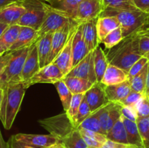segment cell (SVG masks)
Masks as SVG:
<instances>
[{
  "label": "cell",
  "mask_w": 149,
  "mask_h": 148,
  "mask_svg": "<svg viewBox=\"0 0 149 148\" xmlns=\"http://www.w3.org/2000/svg\"><path fill=\"white\" fill-rule=\"evenodd\" d=\"M138 41L139 36L136 33L124 38L106 54L109 63L128 73L131 67L142 57L138 52Z\"/></svg>",
  "instance_id": "cell-1"
},
{
  "label": "cell",
  "mask_w": 149,
  "mask_h": 148,
  "mask_svg": "<svg viewBox=\"0 0 149 148\" xmlns=\"http://www.w3.org/2000/svg\"><path fill=\"white\" fill-rule=\"evenodd\" d=\"M3 89V100L0 109V120L5 129L13 126L16 115L20 110L26 87L23 82L10 84Z\"/></svg>",
  "instance_id": "cell-2"
},
{
  "label": "cell",
  "mask_w": 149,
  "mask_h": 148,
  "mask_svg": "<svg viewBox=\"0 0 149 148\" xmlns=\"http://www.w3.org/2000/svg\"><path fill=\"white\" fill-rule=\"evenodd\" d=\"M149 14L139 10H126L105 8L99 17H114L120 23L124 38L135 33L146 21Z\"/></svg>",
  "instance_id": "cell-3"
},
{
  "label": "cell",
  "mask_w": 149,
  "mask_h": 148,
  "mask_svg": "<svg viewBox=\"0 0 149 148\" xmlns=\"http://www.w3.org/2000/svg\"><path fill=\"white\" fill-rule=\"evenodd\" d=\"M68 13L52 5L47 4V14L40 28L37 30L33 44L40 40L45 34L49 32L55 33L66 25L75 21Z\"/></svg>",
  "instance_id": "cell-4"
},
{
  "label": "cell",
  "mask_w": 149,
  "mask_h": 148,
  "mask_svg": "<svg viewBox=\"0 0 149 148\" xmlns=\"http://www.w3.org/2000/svg\"><path fill=\"white\" fill-rule=\"evenodd\" d=\"M21 4L26 8V12L17 25L38 30L46 17L47 4L42 0H23Z\"/></svg>",
  "instance_id": "cell-5"
},
{
  "label": "cell",
  "mask_w": 149,
  "mask_h": 148,
  "mask_svg": "<svg viewBox=\"0 0 149 148\" xmlns=\"http://www.w3.org/2000/svg\"><path fill=\"white\" fill-rule=\"evenodd\" d=\"M29 51V46L13 51L11 60L0 78V88L3 89L10 84L21 82L23 65Z\"/></svg>",
  "instance_id": "cell-6"
},
{
  "label": "cell",
  "mask_w": 149,
  "mask_h": 148,
  "mask_svg": "<svg viewBox=\"0 0 149 148\" xmlns=\"http://www.w3.org/2000/svg\"><path fill=\"white\" fill-rule=\"evenodd\" d=\"M39 123L47 130L50 134L55 136L61 141L72 131L77 129L68 117L66 113L41 120H39Z\"/></svg>",
  "instance_id": "cell-7"
},
{
  "label": "cell",
  "mask_w": 149,
  "mask_h": 148,
  "mask_svg": "<svg viewBox=\"0 0 149 148\" xmlns=\"http://www.w3.org/2000/svg\"><path fill=\"white\" fill-rule=\"evenodd\" d=\"M79 24L80 23L75 20L54 33L52 40V49L47 59L46 65L53 62L55 58L65 46L71 34L75 31L76 28Z\"/></svg>",
  "instance_id": "cell-8"
},
{
  "label": "cell",
  "mask_w": 149,
  "mask_h": 148,
  "mask_svg": "<svg viewBox=\"0 0 149 148\" xmlns=\"http://www.w3.org/2000/svg\"><path fill=\"white\" fill-rule=\"evenodd\" d=\"M65 75L60 70V68L55 63L49 64L40 68L39 71L26 83H23L26 89L31 85L38 83H47V84H53L63 80Z\"/></svg>",
  "instance_id": "cell-9"
},
{
  "label": "cell",
  "mask_w": 149,
  "mask_h": 148,
  "mask_svg": "<svg viewBox=\"0 0 149 148\" xmlns=\"http://www.w3.org/2000/svg\"><path fill=\"white\" fill-rule=\"evenodd\" d=\"M122 107L119 103L109 102L98 110V117L103 133L106 135L116 122L122 117Z\"/></svg>",
  "instance_id": "cell-10"
},
{
  "label": "cell",
  "mask_w": 149,
  "mask_h": 148,
  "mask_svg": "<svg viewBox=\"0 0 149 148\" xmlns=\"http://www.w3.org/2000/svg\"><path fill=\"white\" fill-rule=\"evenodd\" d=\"M103 10L102 0H82L77 10L76 20L82 23L97 18Z\"/></svg>",
  "instance_id": "cell-11"
},
{
  "label": "cell",
  "mask_w": 149,
  "mask_h": 148,
  "mask_svg": "<svg viewBox=\"0 0 149 148\" xmlns=\"http://www.w3.org/2000/svg\"><path fill=\"white\" fill-rule=\"evenodd\" d=\"M66 76L85 78L93 84L97 82L95 71L93 51L90 52L84 59H81L77 65H76Z\"/></svg>",
  "instance_id": "cell-12"
},
{
  "label": "cell",
  "mask_w": 149,
  "mask_h": 148,
  "mask_svg": "<svg viewBox=\"0 0 149 148\" xmlns=\"http://www.w3.org/2000/svg\"><path fill=\"white\" fill-rule=\"evenodd\" d=\"M84 97L92 113L97 111L110 102L105 91V86L100 82H96L93 84L86 92Z\"/></svg>",
  "instance_id": "cell-13"
},
{
  "label": "cell",
  "mask_w": 149,
  "mask_h": 148,
  "mask_svg": "<svg viewBox=\"0 0 149 148\" xmlns=\"http://www.w3.org/2000/svg\"><path fill=\"white\" fill-rule=\"evenodd\" d=\"M16 140L37 148H45L61 142V140L52 134H29L17 133L13 135Z\"/></svg>",
  "instance_id": "cell-14"
},
{
  "label": "cell",
  "mask_w": 149,
  "mask_h": 148,
  "mask_svg": "<svg viewBox=\"0 0 149 148\" xmlns=\"http://www.w3.org/2000/svg\"><path fill=\"white\" fill-rule=\"evenodd\" d=\"M40 70L36 43L29 46V51L23 65L21 75V82L29 81Z\"/></svg>",
  "instance_id": "cell-15"
},
{
  "label": "cell",
  "mask_w": 149,
  "mask_h": 148,
  "mask_svg": "<svg viewBox=\"0 0 149 148\" xmlns=\"http://www.w3.org/2000/svg\"><path fill=\"white\" fill-rule=\"evenodd\" d=\"M83 36L82 23L77 26L72 41L73 68L90 53Z\"/></svg>",
  "instance_id": "cell-16"
},
{
  "label": "cell",
  "mask_w": 149,
  "mask_h": 148,
  "mask_svg": "<svg viewBox=\"0 0 149 148\" xmlns=\"http://www.w3.org/2000/svg\"><path fill=\"white\" fill-rule=\"evenodd\" d=\"M77 29V28H76ZM75 32V31H74ZM74 32L71 34L68 42L64 46L63 50L60 52L53 63H55L60 68L65 77L73 68V55H72V41Z\"/></svg>",
  "instance_id": "cell-17"
},
{
  "label": "cell",
  "mask_w": 149,
  "mask_h": 148,
  "mask_svg": "<svg viewBox=\"0 0 149 148\" xmlns=\"http://www.w3.org/2000/svg\"><path fill=\"white\" fill-rule=\"evenodd\" d=\"M26 12V8L22 4H13L0 10V23L9 26L17 25L22 16Z\"/></svg>",
  "instance_id": "cell-18"
},
{
  "label": "cell",
  "mask_w": 149,
  "mask_h": 148,
  "mask_svg": "<svg viewBox=\"0 0 149 148\" xmlns=\"http://www.w3.org/2000/svg\"><path fill=\"white\" fill-rule=\"evenodd\" d=\"M105 91L109 102L119 103L127 97L128 94L132 91V89L130 82L128 80L115 85L105 86Z\"/></svg>",
  "instance_id": "cell-19"
},
{
  "label": "cell",
  "mask_w": 149,
  "mask_h": 148,
  "mask_svg": "<svg viewBox=\"0 0 149 148\" xmlns=\"http://www.w3.org/2000/svg\"><path fill=\"white\" fill-rule=\"evenodd\" d=\"M128 73L124 70L109 64L101 82L104 86L115 85L128 81Z\"/></svg>",
  "instance_id": "cell-20"
},
{
  "label": "cell",
  "mask_w": 149,
  "mask_h": 148,
  "mask_svg": "<svg viewBox=\"0 0 149 148\" xmlns=\"http://www.w3.org/2000/svg\"><path fill=\"white\" fill-rule=\"evenodd\" d=\"M97 18L82 23L83 36L90 52L94 51V49L100 44L97 33Z\"/></svg>",
  "instance_id": "cell-21"
},
{
  "label": "cell",
  "mask_w": 149,
  "mask_h": 148,
  "mask_svg": "<svg viewBox=\"0 0 149 148\" xmlns=\"http://www.w3.org/2000/svg\"><path fill=\"white\" fill-rule=\"evenodd\" d=\"M37 33V30L26 26H21L17 39L10 49V52L18 50L33 44V41Z\"/></svg>",
  "instance_id": "cell-22"
},
{
  "label": "cell",
  "mask_w": 149,
  "mask_h": 148,
  "mask_svg": "<svg viewBox=\"0 0 149 148\" xmlns=\"http://www.w3.org/2000/svg\"><path fill=\"white\" fill-rule=\"evenodd\" d=\"M120 23L114 17H99L97 20V33L99 44L102 43L108 34L117 28Z\"/></svg>",
  "instance_id": "cell-23"
},
{
  "label": "cell",
  "mask_w": 149,
  "mask_h": 148,
  "mask_svg": "<svg viewBox=\"0 0 149 148\" xmlns=\"http://www.w3.org/2000/svg\"><path fill=\"white\" fill-rule=\"evenodd\" d=\"M20 28L19 25L9 26L0 37V55L10 52V49L17 39L20 33Z\"/></svg>",
  "instance_id": "cell-24"
},
{
  "label": "cell",
  "mask_w": 149,
  "mask_h": 148,
  "mask_svg": "<svg viewBox=\"0 0 149 148\" xmlns=\"http://www.w3.org/2000/svg\"><path fill=\"white\" fill-rule=\"evenodd\" d=\"M53 34L54 33L52 32H49L36 42L40 68L46 65L47 59L52 49V40Z\"/></svg>",
  "instance_id": "cell-25"
},
{
  "label": "cell",
  "mask_w": 149,
  "mask_h": 148,
  "mask_svg": "<svg viewBox=\"0 0 149 148\" xmlns=\"http://www.w3.org/2000/svg\"><path fill=\"white\" fill-rule=\"evenodd\" d=\"M93 57H94V67L97 81L101 82L102 78L106 73L109 63L106 57V55L100 45L97 46L93 51Z\"/></svg>",
  "instance_id": "cell-26"
},
{
  "label": "cell",
  "mask_w": 149,
  "mask_h": 148,
  "mask_svg": "<svg viewBox=\"0 0 149 148\" xmlns=\"http://www.w3.org/2000/svg\"><path fill=\"white\" fill-rule=\"evenodd\" d=\"M63 81L73 94L86 93L94 84L85 78L74 76H65Z\"/></svg>",
  "instance_id": "cell-27"
},
{
  "label": "cell",
  "mask_w": 149,
  "mask_h": 148,
  "mask_svg": "<svg viewBox=\"0 0 149 148\" xmlns=\"http://www.w3.org/2000/svg\"><path fill=\"white\" fill-rule=\"evenodd\" d=\"M122 118L126 129L128 142L130 145H134L138 148H145L136 121H132L122 115Z\"/></svg>",
  "instance_id": "cell-28"
},
{
  "label": "cell",
  "mask_w": 149,
  "mask_h": 148,
  "mask_svg": "<svg viewBox=\"0 0 149 148\" xmlns=\"http://www.w3.org/2000/svg\"><path fill=\"white\" fill-rule=\"evenodd\" d=\"M106 137L109 140L118 142V143L129 144L126 129H125L122 117L116 122L113 127L108 132Z\"/></svg>",
  "instance_id": "cell-29"
},
{
  "label": "cell",
  "mask_w": 149,
  "mask_h": 148,
  "mask_svg": "<svg viewBox=\"0 0 149 148\" xmlns=\"http://www.w3.org/2000/svg\"><path fill=\"white\" fill-rule=\"evenodd\" d=\"M61 142L65 148H89L78 129L68 133L61 139Z\"/></svg>",
  "instance_id": "cell-30"
},
{
  "label": "cell",
  "mask_w": 149,
  "mask_h": 148,
  "mask_svg": "<svg viewBox=\"0 0 149 148\" xmlns=\"http://www.w3.org/2000/svg\"><path fill=\"white\" fill-rule=\"evenodd\" d=\"M148 62L145 65L142 71L137 74L130 81L132 91L145 94L146 86L147 73H148Z\"/></svg>",
  "instance_id": "cell-31"
},
{
  "label": "cell",
  "mask_w": 149,
  "mask_h": 148,
  "mask_svg": "<svg viewBox=\"0 0 149 148\" xmlns=\"http://www.w3.org/2000/svg\"><path fill=\"white\" fill-rule=\"evenodd\" d=\"M55 86L56 87L58 94H59L64 110H65V112H67L69 109L70 104H71V100H72V92L68 88L63 80H61V81L55 83Z\"/></svg>",
  "instance_id": "cell-32"
},
{
  "label": "cell",
  "mask_w": 149,
  "mask_h": 148,
  "mask_svg": "<svg viewBox=\"0 0 149 148\" xmlns=\"http://www.w3.org/2000/svg\"><path fill=\"white\" fill-rule=\"evenodd\" d=\"M81 1L82 0H58L52 4H56L57 7H55L65 12L72 18L76 20L77 10Z\"/></svg>",
  "instance_id": "cell-33"
},
{
  "label": "cell",
  "mask_w": 149,
  "mask_h": 148,
  "mask_svg": "<svg viewBox=\"0 0 149 148\" xmlns=\"http://www.w3.org/2000/svg\"><path fill=\"white\" fill-rule=\"evenodd\" d=\"M78 128H82V129H87L89 131H93L97 132L104 134L103 130L101 129V125H100V120L98 117V110L97 111H95L91 113L90 116L87 118L81 124L79 125Z\"/></svg>",
  "instance_id": "cell-34"
},
{
  "label": "cell",
  "mask_w": 149,
  "mask_h": 148,
  "mask_svg": "<svg viewBox=\"0 0 149 148\" xmlns=\"http://www.w3.org/2000/svg\"><path fill=\"white\" fill-rule=\"evenodd\" d=\"M103 10L107 7L119 10H136L132 0H102Z\"/></svg>",
  "instance_id": "cell-35"
},
{
  "label": "cell",
  "mask_w": 149,
  "mask_h": 148,
  "mask_svg": "<svg viewBox=\"0 0 149 148\" xmlns=\"http://www.w3.org/2000/svg\"><path fill=\"white\" fill-rule=\"evenodd\" d=\"M86 93H81V94H73L72 100H71V104H70L69 109L67 112H65L68 115V117L69 118V119L71 120V121L72 122V123L74 124V126H75V118L77 115V113H78L79 108L80 105H81V103L82 102L83 99H84V96H85Z\"/></svg>",
  "instance_id": "cell-36"
},
{
  "label": "cell",
  "mask_w": 149,
  "mask_h": 148,
  "mask_svg": "<svg viewBox=\"0 0 149 148\" xmlns=\"http://www.w3.org/2000/svg\"><path fill=\"white\" fill-rule=\"evenodd\" d=\"M123 39V33H122V28L120 26L108 34L106 37L103 39L102 43L105 45L106 49H110L117 45L119 42L122 41Z\"/></svg>",
  "instance_id": "cell-37"
},
{
  "label": "cell",
  "mask_w": 149,
  "mask_h": 148,
  "mask_svg": "<svg viewBox=\"0 0 149 148\" xmlns=\"http://www.w3.org/2000/svg\"><path fill=\"white\" fill-rule=\"evenodd\" d=\"M145 148L149 147V117L138 118L136 120Z\"/></svg>",
  "instance_id": "cell-38"
},
{
  "label": "cell",
  "mask_w": 149,
  "mask_h": 148,
  "mask_svg": "<svg viewBox=\"0 0 149 148\" xmlns=\"http://www.w3.org/2000/svg\"><path fill=\"white\" fill-rule=\"evenodd\" d=\"M92 112L90 110V107H89V104L87 103V100H86L85 97L83 99L82 102L81 103V105H80L79 108L78 113H77V115L75 118V127L78 128L79 126V125L87 118L88 116H90L91 115Z\"/></svg>",
  "instance_id": "cell-39"
},
{
  "label": "cell",
  "mask_w": 149,
  "mask_h": 148,
  "mask_svg": "<svg viewBox=\"0 0 149 148\" xmlns=\"http://www.w3.org/2000/svg\"><path fill=\"white\" fill-rule=\"evenodd\" d=\"M138 118L149 117V96L143 95L135 105Z\"/></svg>",
  "instance_id": "cell-40"
},
{
  "label": "cell",
  "mask_w": 149,
  "mask_h": 148,
  "mask_svg": "<svg viewBox=\"0 0 149 148\" xmlns=\"http://www.w3.org/2000/svg\"><path fill=\"white\" fill-rule=\"evenodd\" d=\"M143 95H145V94L132 91L128 94L127 97H125L123 100L119 102V103L122 106H132V107H135L137 103L143 97Z\"/></svg>",
  "instance_id": "cell-41"
},
{
  "label": "cell",
  "mask_w": 149,
  "mask_h": 148,
  "mask_svg": "<svg viewBox=\"0 0 149 148\" xmlns=\"http://www.w3.org/2000/svg\"><path fill=\"white\" fill-rule=\"evenodd\" d=\"M149 62L148 59L146 57H142L141 59H138L130 69L128 71V78H129V81H130L135 75L139 73L143 68L145 67V65Z\"/></svg>",
  "instance_id": "cell-42"
},
{
  "label": "cell",
  "mask_w": 149,
  "mask_h": 148,
  "mask_svg": "<svg viewBox=\"0 0 149 148\" xmlns=\"http://www.w3.org/2000/svg\"><path fill=\"white\" fill-rule=\"evenodd\" d=\"M138 52L142 57H147L149 55V36H138Z\"/></svg>",
  "instance_id": "cell-43"
},
{
  "label": "cell",
  "mask_w": 149,
  "mask_h": 148,
  "mask_svg": "<svg viewBox=\"0 0 149 148\" xmlns=\"http://www.w3.org/2000/svg\"><path fill=\"white\" fill-rule=\"evenodd\" d=\"M77 129L79 130L80 133L83 135H86V136H89L91 139H95V140L97 141V142H100L101 143L105 144L106 142V141L108 140L107 137H106V135L103 134V133H97V132L93 131H89L87 129H82V128H77Z\"/></svg>",
  "instance_id": "cell-44"
},
{
  "label": "cell",
  "mask_w": 149,
  "mask_h": 148,
  "mask_svg": "<svg viewBox=\"0 0 149 148\" xmlns=\"http://www.w3.org/2000/svg\"><path fill=\"white\" fill-rule=\"evenodd\" d=\"M122 115L132 121H136L138 118L135 107L132 106H122Z\"/></svg>",
  "instance_id": "cell-45"
},
{
  "label": "cell",
  "mask_w": 149,
  "mask_h": 148,
  "mask_svg": "<svg viewBox=\"0 0 149 148\" xmlns=\"http://www.w3.org/2000/svg\"><path fill=\"white\" fill-rule=\"evenodd\" d=\"M13 57V52H8L4 55H0V78L5 71L9 62Z\"/></svg>",
  "instance_id": "cell-46"
},
{
  "label": "cell",
  "mask_w": 149,
  "mask_h": 148,
  "mask_svg": "<svg viewBox=\"0 0 149 148\" xmlns=\"http://www.w3.org/2000/svg\"><path fill=\"white\" fill-rule=\"evenodd\" d=\"M7 145H8V148H37L33 147H31L30 145H28L26 144L16 140L14 136H13V135L9 139L8 142H7Z\"/></svg>",
  "instance_id": "cell-47"
},
{
  "label": "cell",
  "mask_w": 149,
  "mask_h": 148,
  "mask_svg": "<svg viewBox=\"0 0 149 148\" xmlns=\"http://www.w3.org/2000/svg\"><path fill=\"white\" fill-rule=\"evenodd\" d=\"M132 2L138 10L149 14V0H132Z\"/></svg>",
  "instance_id": "cell-48"
},
{
  "label": "cell",
  "mask_w": 149,
  "mask_h": 148,
  "mask_svg": "<svg viewBox=\"0 0 149 148\" xmlns=\"http://www.w3.org/2000/svg\"><path fill=\"white\" fill-rule=\"evenodd\" d=\"M104 145L107 147L108 148H138L137 147L134 146V145H130V144L118 143V142H113V141L109 140V139L106 141Z\"/></svg>",
  "instance_id": "cell-49"
},
{
  "label": "cell",
  "mask_w": 149,
  "mask_h": 148,
  "mask_svg": "<svg viewBox=\"0 0 149 148\" xmlns=\"http://www.w3.org/2000/svg\"><path fill=\"white\" fill-rule=\"evenodd\" d=\"M82 135L83 138H84V141H85L86 144H87L89 148H102L104 145V144L97 142V141L93 139H91V138L86 136V135Z\"/></svg>",
  "instance_id": "cell-50"
},
{
  "label": "cell",
  "mask_w": 149,
  "mask_h": 148,
  "mask_svg": "<svg viewBox=\"0 0 149 148\" xmlns=\"http://www.w3.org/2000/svg\"><path fill=\"white\" fill-rule=\"evenodd\" d=\"M135 33H136V34L138 36H149V15L145 23Z\"/></svg>",
  "instance_id": "cell-51"
},
{
  "label": "cell",
  "mask_w": 149,
  "mask_h": 148,
  "mask_svg": "<svg viewBox=\"0 0 149 148\" xmlns=\"http://www.w3.org/2000/svg\"><path fill=\"white\" fill-rule=\"evenodd\" d=\"M23 0H0V10L13 4H21Z\"/></svg>",
  "instance_id": "cell-52"
},
{
  "label": "cell",
  "mask_w": 149,
  "mask_h": 148,
  "mask_svg": "<svg viewBox=\"0 0 149 148\" xmlns=\"http://www.w3.org/2000/svg\"><path fill=\"white\" fill-rule=\"evenodd\" d=\"M0 148H8V145L7 142L4 141V138H3L2 134H1V129H0Z\"/></svg>",
  "instance_id": "cell-53"
},
{
  "label": "cell",
  "mask_w": 149,
  "mask_h": 148,
  "mask_svg": "<svg viewBox=\"0 0 149 148\" xmlns=\"http://www.w3.org/2000/svg\"><path fill=\"white\" fill-rule=\"evenodd\" d=\"M146 95L149 96V62H148V73H147V78H146Z\"/></svg>",
  "instance_id": "cell-54"
},
{
  "label": "cell",
  "mask_w": 149,
  "mask_h": 148,
  "mask_svg": "<svg viewBox=\"0 0 149 148\" xmlns=\"http://www.w3.org/2000/svg\"><path fill=\"white\" fill-rule=\"evenodd\" d=\"M9 28L8 25H6L4 23H0V37L1 36V35L4 33V32L7 30Z\"/></svg>",
  "instance_id": "cell-55"
},
{
  "label": "cell",
  "mask_w": 149,
  "mask_h": 148,
  "mask_svg": "<svg viewBox=\"0 0 149 148\" xmlns=\"http://www.w3.org/2000/svg\"><path fill=\"white\" fill-rule=\"evenodd\" d=\"M45 148H65V147L63 145V144L61 142H58V143L55 144V145H52L51 146L47 147Z\"/></svg>",
  "instance_id": "cell-56"
},
{
  "label": "cell",
  "mask_w": 149,
  "mask_h": 148,
  "mask_svg": "<svg viewBox=\"0 0 149 148\" xmlns=\"http://www.w3.org/2000/svg\"><path fill=\"white\" fill-rule=\"evenodd\" d=\"M2 100H3V89L0 88V109H1Z\"/></svg>",
  "instance_id": "cell-57"
},
{
  "label": "cell",
  "mask_w": 149,
  "mask_h": 148,
  "mask_svg": "<svg viewBox=\"0 0 149 148\" xmlns=\"http://www.w3.org/2000/svg\"><path fill=\"white\" fill-rule=\"evenodd\" d=\"M42 1H49V2H51V3H53V2H55V1H58V0H42Z\"/></svg>",
  "instance_id": "cell-58"
},
{
  "label": "cell",
  "mask_w": 149,
  "mask_h": 148,
  "mask_svg": "<svg viewBox=\"0 0 149 148\" xmlns=\"http://www.w3.org/2000/svg\"><path fill=\"white\" fill-rule=\"evenodd\" d=\"M102 148H108V147H107L105 146V145H103V147H102Z\"/></svg>",
  "instance_id": "cell-59"
},
{
  "label": "cell",
  "mask_w": 149,
  "mask_h": 148,
  "mask_svg": "<svg viewBox=\"0 0 149 148\" xmlns=\"http://www.w3.org/2000/svg\"><path fill=\"white\" fill-rule=\"evenodd\" d=\"M147 58H148V60H149V55H148V57H147Z\"/></svg>",
  "instance_id": "cell-60"
},
{
  "label": "cell",
  "mask_w": 149,
  "mask_h": 148,
  "mask_svg": "<svg viewBox=\"0 0 149 148\" xmlns=\"http://www.w3.org/2000/svg\"><path fill=\"white\" fill-rule=\"evenodd\" d=\"M148 148H149V147H148Z\"/></svg>",
  "instance_id": "cell-61"
}]
</instances>
